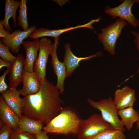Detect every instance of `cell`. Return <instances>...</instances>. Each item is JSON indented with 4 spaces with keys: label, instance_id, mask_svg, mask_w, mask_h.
Returning <instances> with one entry per match:
<instances>
[{
    "label": "cell",
    "instance_id": "1",
    "mask_svg": "<svg viewBox=\"0 0 139 139\" xmlns=\"http://www.w3.org/2000/svg\"><path fill=\"white\" fill-rule=\"evenodd\" d=\"M56 85L46 79L37 93L22 98V114L46 124L56 117L63 102Z\"/></svg>",
    "mask_w": 139,
    "mask_h": 139
},
{
    "label": "cell",
    "instance_id": "2",
    "mask_svg": "<svg viewBox=\"0 0 139 139\" xmlns=\"http://www.w3.org/2000/svg\"><path fill=\"white\" fill-rule=\"evenodd\" d=\"M82 120L73 109L69 107L62 108L58 114L42 129L47 133L77 135Z\"/></svg>",
    "mask_w": 139,
    "mask_h": 139
},
{
    "label": "cell",
    "instance_id": "3",
    "mask_svg": "<svg viewBox=\"0 0 139 139\" xmlns=\"http://www.w3.org/2000/svg\"><path fill=\"white\" fill-rule=\"evenodd\" d=\"M87 101L91 106L100 112L103 119L114 129L125 131V127L118 117V110L111 97L98 101L89 98Z\"/></svg>",
    "mask_w": 139,
    "mask_h": 139
},
{
    "label": "cell",
    "instance_id": "4",
    "mask_svg": "<svg viewBox=\"0 0 139 139\" xmlns=\"http://www.w3.org/2000/svg\"><path fill=\"white\" fill-rule=\"evenodd\" d=\"M127 24L125 20L117 18L115 21L102 29L101 32L97 34L98 39L103 45L104 50L111 55L115 54L117 41L121 34L122 29Z\"/></svg>",
    "mask_w": 139,
    "mask_h": 139
},
{
    "label": "cell",
    "instance_id": "5",
    "mask_svg": "<svg viewBox=\"0 0 139 139\" xmlns=\"http://www.w3.org/2000/svg\"><path fill=\"white\" fill-rule=\"evenodd\" d=\"M114 128L101 115L94 114L82 120L77 134L78 139H88L107 129Z\"/></svg>",
    "mask_w": 139,
    "mask_h": 139
},
{
    "label": "cell",
    "instance_id": "6",
    "mask_svg": "<svg viewBox=\"0 0 139 139\" xmlns=\"http://www.w3.org/2000/svg\"><path fill=\"white\" fill-rule=\"evenodd\" d=\"M52 49L51 41L46 37L41 38L40 40L39 53L33 66L34 71L38 75L40 83L43 82L46 79L47 64Z\"/></svg>",
    "mask_w": 139,
    "mask_h": 139
},
{
    "label": "cell",
    "instance_id": "7",
    "mask_svg": "<svg viewBox=\"0 0 139 139\" xmlns=\"http://www.w3.org/2000/svg\"><path fill=\"white\" fill-rule=\"evenodd\" d=\"M136 2V0H125L117 6L111 8L106 7L105 12L113 18L119 17L126 21L128 23L134 27L139 25V21L132 12L131 8Z\"/></svg>",
    "mask_w": 139,
    "mask_h": 139
},
{
    "label": "cell",
    "instance_id": "8",
    "mask_svg": "<svg viewBox=\"0 0 139 139\" xmlns=\"http://www.w3.org/2000/svg\"><path fill=\"white\" fill-rule=\"evenodd\" d=\"M36 29V26L33 25L25 31L16 29L6 37L1 38L0 40L13 53H17L20 50L21 45L24 40L29 37Z\"/></svg>",
    "mask_w": 139,
    "mask_h": 139
},
{
    "label": "cell",
    "instance_id": "9",
    "mask_svg": "<svg viewBox=\"0 0 139 139\" xmlns=\"http://www.w3.org/2000/svg\"><path fill=\"white\" fill-rule=\"evenodd\" d=\"M59 38L54 39L53 44L51 57V64L54 69V73L57 77L56 86L59 90L60 93L63 94L64 91V82L67 77L66 68L63 62H60L57 55V49L59 44Z\"/></svg>",
    "mask_w": 139,
    "mask_h": 139
},
{
    "label": "cell",
    "instance_id": "10",
    "mask_svg": "<svg viewBox=\"0 0 139 139\" xmlns=\"http://www.w3.org/2000/svg\"><path fill=\"white\" fill-rule=\"evenodd\" d=\"M64 47L65 53L63 62L66 67L67 77L70 76L76 68L80 66V63L82 60H89L94 57L103 55L102 53L99 52L87 57H78L75 55L72 52L70 43L65 44Z\"/></svg>",
    "mask_w": 139,
    "mask_h": 139
},
{
    "label": "cell",
    "instance_id": "11",
    "mask_svg": "<svg viewBox=\"0 0 139 139\" xmlns=\"http://www.w3.org/2000/svg\"><path fill=\"white\" fill-rule=\"evenodd\" d=\"M136 100L135 90L127 86L117 89L115 92L113 100L118 110L133 107Z\"/></svg>",
    "mask_w": 139,
    "mask_h": 139
},
{
    "label": "cell",
    "instance_id": "12",
    "mask_svg": "<svg viewBox=\"0 0 139 139\" xmlns=\"http://www.w3.org/2000/svg\"><path fill=\"white\" fill-rule=\"evenodd\" d=\"M26 52V56L24 61V70L29 72L34 71L33 66L38 56L40 40L24 41L22 43Z\"/></svg>",
    "mask_w": 139,
    "mask_h": 139
},
{
    "label": "cell",
    "instance_id": "13",
    "mask_svg": "<svg viewBox=\"0 0 139 139\" xmlns=\"http://www.w3.org/2000/svg\"><path fill=\"white\" fill-rule=\"evenodd\" d=\"M22 88L19 90L21 94L25 96L35 94L39 90L40 83L37 73L24 70L23 73Z\"/></svg>",
    "mask_w": 139,
    "mask_h": 139
},
{
    "label": "cell",
    "instance_id": "14",
    "mask_svg": "<svg viewBox=\"0 0 139 139\" xmlns=\"http://www.w3.org/2000/svg\"><path fill=\"white\" fill-rule=\"evenodd\" d=\"M24 58L23 55L18 54L16 59L10 68L8 78V88L16 89L22 82L24 71Z\"/></svg>",
    "mask_w": 139,
    "mask_h": 139
},
{
    "label": "cell",
    "instance_id": "15",
    "mask_svg": "<svg viewBox=\"0 0 139 139\" xmlns=\"http://www.w3.org/2000/svg\"><path fill=\"white\" fill-rule=\"evenodd\" d=\"M82 28H86L90 29L92 28V24L91 22L84 24L79 25L64 29L56 30H49L44 28L36 29L30 36L31 38L34 39L45 37H51L54 38H57L63 33L73 30Z\"/></svg>",
    "mask_w": 139,
    "mask_h": 139
},
{
    "label": "cell",
    "instance_id": "16",
    "mask_svg": "<svg viewBox=\"0 0 139 139\" xmlns=\"http://www.w3.org/2000/svg\"><path fill=\"white\" fill-rule=\"evenodd\" d=\"M0 121L11 127L18 129L20 118L18 115L5 102L2 96L0 97Z\"/></svg>",
    "mask_w": 139,
    "mask_h": 139
},
{
    "label": "cell",
    "instance_id": "17",
    "mask_svg": "<svg viewBox=\"0 0 139 139\" xmlns=\"http://www.w3.org/2000/svg\"><path fill=\"white\" fill-rule=\"evenodd\" d=\"M1 94L6 104L15 111L20 118L22 115L21 110L22 99L20 97L21 93L19 90L8 88Z\"/></svg>",
    "mask_w": 139,
    "mask_h": 139
},
{
    "label": "cell",
    "instance_id": "18",
    "mask_svg": "<svg viewBox=\"0 0 139 139\" xmlns=\"http://www.w3.org/2000/svg\"><path fill=\"white\" fill-rule=\"evenodd\" d=\"M20 1L14 0H5V14L3 21V24L5 28L10 32L12 31L9 23V20L12 18L13 22V26L15 28L17 26V18L16 13L19 7Z\"/></svg>",
    "mask_w": 139,
    "mask_h": 139
},
{
    "label": "cell",
    "instance_id": "19",
    "mask_svg": "<svg viewBox=\"0 0 139 139\" xmlns=\"http://www.w3.org/2000/svg\"><path fill=\"white\" fill-rule=\"evenodd\" d=\"M43 125L41 122L22 115L17 130L35 135L42 131Z\"/></svg>",
    "mask_w": 139,
    "mask_h": 139
},
{
    "label": "cell",
    "instance_id": "20",
    "mask_svg": "<svg viewBox=\"0 0 139 139\" xmlns=\"http://www.w3.org/2000/svg\"><path fill=\"white\" fill-rule=\"evenodd\" d=\"M118 114L124 127L128 131L131 129L134 124L139 119V113L132 107L118 110Z\"/></svg>",
    "mask_w": 139,
    "mask_h": 139
},
{
    "label": "cell",
    "instance_id": "21",
    "mask_svg": "<svg viewBox=\"0 0 139 139\" xmlns=\"http://www.w3.org/2000/svg\"><path fill=\"white\" fill-rule=\"evenodd\" d=\"M124 132L114 128L108 129L88 139H126Z\"/></svg>",
    "mask_w": 139,
    "mask_h": 139
},
{
    "label": "cell",
    "instance_id": "22",
    "mask_svg": "<svg viewBox=\"0 0 139 139\" xmlns=\"http://www.w3.org/2000/svg\"><path fill=\"white\" fill-rule=\"evenodd\" d=\"M27 0H21L19 6L20 9L18 11L19 15L17 16L18 25L21 27L23 31L29 28L28 20L27 16Z\"/></svg>",
    "mask_w": 139,
    "mask_h": 139
},
{
    "label": "cell",
    "instance_id": "23",
    "mask_svg": "<svg viewBox=\"0 0 139 139\" xmlns=\"http://www.w3.org/2000/svg\"><path fill=\"white\" fill-rule=\"evenodd\" d=\"M8 48L0 40V57L4 60L13 63L16 57L12 55L10 53Z\"/></svg>",
    "mask_w": 139,
    "mask_h": 139
},
{
    "label": "cell",
    "instance_id": "24",
    "mask_svg": "<svg viewBox=\"0 0 139 139\" xmlns=\"http://www.w3.org/2000/svg\"><path fill=\"white\" fill-rule=\"evenodd\" d=\"M13 129L0 121V139H11Z\"/></svg>",
    "mask_w": 139,
    "mask_h": 139
},
{
    "label": "cell",
    "instance_id": "25",
    "mask_svg": "<svg viewBox=\"0 0 139 139\" xmlns=\"http://www.w3.org/2000/svg\"><path fill=\"white\" fill-rule=\"evenodd\" d=\"M11 139H37L34 135L18 130L13 129Z\"/></svg>",
    "mask_w": 139,
    "mask_h": 139
},
{
    "label": "cell",
    "instance_id": "26",
    "mask_svg": "<svg viewBox=\"0 0 139 139\" xmlns=\"http://www.w3.org/2000/svg\"><path fill=\"white\" fill-rule=\"evenodd\" d=\"M10 68H7L0 77V92L2 93L7 89L8 86L5 82V79L6 75L10 72Z\"/></svg>",
    "mask_w": 139,
    "mask_h": 139
},
{
    "label": "cell",
    "instance_id": "27",
    "mask_svg": "<svg viewBox=\"0 0 139 139\" xmlns=\"http://www.w3.org/2000/svg\"><path fill=\"white\" fill-rule=\"evenodd\" d=\"M3 21L2 19L0 20V37L2 38L6 37L10 33L4 28L3 24Z\"/></svg>",
    "mask_w": 139,
    "mask_h": 139
},
{
    "label": "cell",
    "instance_id": "28",
    "mask_svg": "<svg viewBox=\"0 0 139 139\" xmlns=\"http://www.w3.org/2000/svg\"><path fill=\"white\" fill-rule=\"evenodd\" d=\"M131 33L134 36L135 38L134 40V41L136 45L137 49L139 53V32H137L134 30L131 31ZM139 72V68L136 73Z\"/></svg>",
    "mask_w": 139,
    "mask_h": 139
},
{
    "label": "cell",
    "instance_id": "29",
    "mask_svg": "<svg viewBox=\"0 0 139 139\" xmlns=\"http://www.w3.org/2000/svg\"><path fill=\"white\" fill-rule=\"evenodd\" d=\"M47 133L45 131L43 130L34 135L37 139H49Z\"/></svg>",
    "mask_w": 139,
    "mask_h": 139
},
{
    "label": "cell",
    "instance_id": "30",
    "mask_svg": "<svg viewBox=\"0 0 139 139\" xmlns=\"http://www.w3.org/2000/svg\"><path fill=\"white\" fill-rule=\"evenodd\" d=\"M13 63L3 60L1 58H0V69L2 67H5L7 68H10L12 66Z\"/></svg>",
    "mask_w": 139,
    "mask_h": 139
},
{
    "label": "cell",
    "instance_id": "31",
    "mask_svg": "<svg viewBox=\"0 0 139 139\" xmlns=\"http://www.w3.org/2000/svg\"><path fill=\"white\" fill-rule=\"evenodd\" d=\"M136 124L137 128L139 129V119L138 121L136 122Z\"/></svg>",
    "mask_w": 139,
    "mask_h": 139
},
{
    "label": "cell",
    "instance_id": "32",
    "mask_svg": "<svg viewBox=\"0 0 139 139\" xmlns=\"http://www.w3.org/2000/svg\"><path fill=\"white\" fill-rule=\"evenodd\" d=\"M136 2L139 4V0H136Z\"/></svg>",
    "mask_w": 139,
    "mask_h": 139
}]
</instances>
